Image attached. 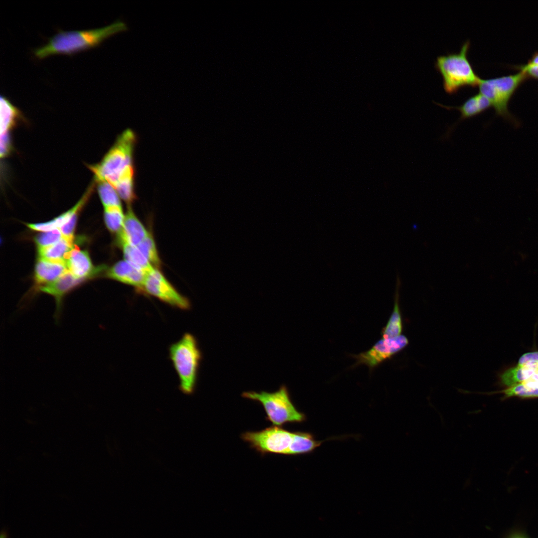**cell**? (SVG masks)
<instances>
[{
	"label": "cell",
	"mask_w": 538,
	"mask_h": 538,
	"mask_svg": "<svg viewBox=\"0 0 538 538\" xmlns=\"http://www.w3.org/2000/svg\"><path fill=\"white\" fill-rule=\"evenodd\" d=\"M401 280L399 274L396 276V283L394 295V305L392 313L386 326L382 331L383 338H391L401 335L403 330V321L400 308V290Z\"/></svg>",
	"instance_id": "19"
},
{
	"label": "cell",
	"mask_w": 538,
	"mask_h": 538,
	"mask_svg": "<svg viewBox=\"0 0 538 538\" xmlns=\"http://www.w3.org/2000/svg\"><path fill=\"white\" fill-rule=\"evenodd\" d=\"M134 180V171L130 172L121 177L114 186L119 196L129 206L135 198Z\"/></svg>",
	"instance_id": "24"
},
{
	"label": "cell",
	"mask_w": 538,
	"mask_h": 538,
	"mask_svg": "<svg viewBox=\"0 0 538 538\" xmlns=\"http://www.w3.org/2000/svg\"><path fill=\"white\" fill-rule=\"evenodd\" d=\"M73 243V242L62 237L59 241L51 246L38 249L39 258L65 263L68 254L74 247Z\"/></svg>",
	"instance_id": "20"
},
{
	"label": "cell",
	"mask_w": 538,
	"mask_h": 538,
	"mask_svg": "<svg viewBox=\"0 0 538 538\" xmlns=\"http://www.w3.org/2000/svg\"><path fill=\"white\" fill-rule=\"evenodd\" d=\"M82 280L75 277L68 271L54 282L37 287L38 290L50 294L55 298L56 309L54 318L56 322L60 318L62 299L64 295Z\"/></svg>",
	"instance_id": "14"
},
{
	"label": "cell",
	"mask_w": 538,
	"mask_h": 538,
	"mask_svg": "<svg viewBox=\"0 0 538 538\" xmlns=\"http://www.w3.org/2000/svg\"><path fill=\"white\" fill-rule=\"evenodd\" d=\"M511 68L524 72L529 79H534L538 81V51L532 55L527 63L513 65Z\"/></svg>",
	"instance_id": "28"
},
{
	"label": "cell",
	"mask_w": 538,
	"mask_h": 538,
	"mask_svg": "<svg viewBox=\"0 0 538 538\" xmlns=\"http://www.w3.org/2000/svg\"><path fill=\"white\" fill-rule=\"evenodd\" d=\"M135 139L134 133L126 130L101 161L90 167L96 182L106 181L114 187L125 174L134 170L133 156Z\"/></svg>",
	"instance_id": "2"
},
{
	"label": "cell",
	"mask_w": 538,
	"mask_h": 538,
	"mask_svg": "<svg viewBox=\"0 0 538 538\" xmlns=\"http://www.w3.org/2000/svg\"><path fill=\"white\" fill-rule=\"evenodd\" d=\"M0 538H6V534L4 532L1 533Z\"/></svg>",
	"instance_id": "33"
},
{
	"label": "cell",
	"mask_w": 538,
	"mask_h": 538,
	"mask_svg": "<svg viewBox=\"0 0 538 538\" xmlns=\"http://www.w3.org/2000/svg\"><path fill=\"white\" fill-rule=\"evenodd\" d=\"M65 264L68 270L82 280L96 275L102 269L94 267L88 253L80 250L76 245L68 254Z\"/></svg>",
	"instance_id": "13"
},
{
	"label": "cell",
	"mask_w": 538,
	"mask_h": 538,
	"mask_svg": "<svg viewBox=\"0 0 538 538\" xmlns=\"http://www.w3.org/2000/svg\"><path fill=\"white\" fill-rule=\"evenodd\" d=\"M408 344L407 337L402 334L394 338H382L370 350L354 356L357 360L356 365L364 364L373 368L384 361L391 358L404 349Z\"/></svg>",
	"instance_id": "9"
},
{
	"label": "cell",
	"mask_w": 538,
	"mask_h": 538,
	"mask_svg": "<svg viewBox=\"0 0 538 538\" xmlns=\"http://www.w3.org/2000/svg\"><path fill=\"white\" fill-rule=\"evenodd\" d=\"M528 79L524 72L518 71L506 76L481 79L478 87L479 93L488 99L496 114L518 127L520 123L509 112L508 104L518 88Z\"/></svg>",
	"instance_id": "4"
},
{
	"label": "cell",
	"mask_w": 538,
	"mask_h": 538,
	"mask_svg": "<svg viewBox=\"0 0 538 538\" xmlns=\"http://www.w3.org/2000/svg\"><path fill=\"white\" fill-rule=\"evenodd\" d=\"M435 103L438 106L447 110H457L460 113L458 121L448 129L445 135L446 138L450 135L454 128L460 122L474 117L491 107V103L488 99L480 93L470 97L459 106L452 107Z\"/></svg>",
	"instance_id": "15"
},
{
	"label": "cell",
	"mask_w": 538,
	"mask_h": 538,
	"mask_svg": "<svg viewBox=\"0 0 538 538\" xmlns=\"http://www.w3.org/2000/svg\"><path fill=\"white\" fill-rule=\"evenodd\" d=\"M142 290L171 306L182 309L190 307L188 299L180 294L156 268L148 273Z\"/></svg>",
	"instance_id": "8"
},
{
	"label": "cell",
	"mask_w": 538,
	"mask_h": 538,
	"mask_svg": "<svg viewBox=\"0 0 538 538\" xmlns=\"http://www.w3.org/2000/svg\"><path fill=\"white\" fill-rule=\"evenodd\" d=\"M0 134H8L10 129L21 117L19 110L4 96H0Z\"/></svg>",
	"instance_id": "21"
},
{
	"label": "cell",
	"mask_w": 538,
	"mask_h": 538,
	"mask_svg": "<svg viewBox=\"0 0 538 538\" xmlns=\"http://www.w3.org/2000/svg\"><path fill=\"white\" fill-rule=\"evenodd\" d=\"M153 267H158L160 262L155 244L151 235L148 236L137 246Z\"/></svg>",
	"instance_id": "27"
},
{
	"label": "cell",
	"mask_w": 538,
	"mask_h": 538,
	"mask_svg": "<svg viewBox=\"0 0 538 538\" xmlns=\"http://www.w3.org/2000/svg\"><path fill=\"white\" fill-rule=\"evenodd\" d=\"M63 236L59 229L45 232L38 235L35 238L38 249L51 246L59 241Z\"/></svg>",
	"instance_id": "29"
},
{
	"label": "cell",
	"mask_w": 538,
	"mask_h": 538,
	"mask_svg": "<svg viewBox=\"0 0 538 538\" xmlns=\"http://www.w3.org/2000/svg\"><path fill=\"white\" fill-rule=\"evenodd\" d=\"M242 396L261 404L266 412L267 419L274 426L301 422L306 419L304 414L299 411L293 404L285 386L273 393L250 391L244 392Z\"/></svg>",
	"instance_id": "6"
},
{
	"label": "cell",
	"mask_w": 538,
	"mask_h": 538,
	"mask_svg": "<svg viewBox=\"0 0 538 538\" xmlns=\"http://www.w3.org/2000/svg\"><path fill=\"white\" fill-rule=\"evenodd\" d=\"M126 23L117 19L106 26L94 29L58 32L49 39L44 45L35 49L33 53L39 59L55 54H72L99 45L105 39L127 31Z\"/></svg>",
	"instance_id": "1"
},
{
	"label": "cell",
	"mask_w": 538,
	"mask_h": 538,
	"mask_svg": "<svg viewBox=\"0 0 538 538\" xmlns=\"http://www.w3.org/2000/svg\"><path fill=\"white\" fill-rule=\"evenodd\" d=\"M502 393V400H506L512 397H518L521 399H532L538 398V373L535 374L530 378L510 387L496 392L482 393L488 395Z\"/></svg>",
	"instance_id": "17"
},
{
	"label": "cell",
	"mask_w": 538,
	"mask_h": 538,
	"mask_svg": "<svg viewBox=\"0 0 538 538\" xmlns=\"http://www.w3.org/2000/svg\"><path fill=\"white\" fill-rule=\"evenodd\" d=\"M149 234L130 206H128L122 229L118 234L119 242L121 247L124 245L137 246Z\"/></svg>",
	"instance_id": "11"
},
{
	"label": "cell",
	"mask_w": 538,
	"mask_h": 538,
	"mask_svg": "<svg viewBox=\"0 0 538 538\" xmlns=\"http://www.w3.org/2000/svg\"><path fill=\"white\" fill-rule=\"evenodd\" d=\"M94 185H91L82 198L71 209L47 222L35 224H27V226L35 231L48 232L60 228L66 224L71 217L78 213L89 199L93 191Z\"/></svg>",
	"instance_id": "18"
},
{
	"label": "cell",
	"mask_w": 538,
	"mask_h": 538,
	"mask_svg": "<svg viewBox=\"0 0 538 538\" xmlns=\"http://www.w3.org/2000/svg\"><path fill=\"white\" fill-rule=\"evenodd\" d=\"M536 373H538V351L528 352L521 355L515 366L499 375V383L505 388L510 387Z\"/></svg>",
	"instance_id": "10"
},
{
	"label": "cell",
	"mask_w": 538,
	"mask_h": 538,
	"mask_svg": "<svg viewBox=\"0 0 538 538\" xmlns=\"http://www.w3.org/2000/svg\"><path fill=\"white\" fill-rule=\"evenodd\" d=\"M507 538H528L527 536L521 532H514L510 535Z\"/></svg>",
	"instance_id": "32"
},
{
	"label": "cell",
	"mask_w": 538,
	"mask_h": 538,
	"mask_svg": "<svg viewBox=\"0 0 538 538\" xmlns=\"http://www.w3.org/2000/svg\"><path fill=\"white\" fill-rule=\"evenodd\" d=\"M147 274L125 260L116 263L107 272L108 277L141 290H142Z\"/></svg>",
	"instance_id": "12"
},
{
	"label": "cell",
	"mask_w": 538,
	"mask_h": 538,
	"mask_svg": "<svg viewBox=\"0 0 538 538\" xmlns=\"http://www.w3.org/2000/svg\"><path fill=\"white\" fill-rule=\"evenodd\" d=\"M125 260L135 267L148 273L154 268L137 246H122Z\"/></svg>",
	"instance_id": "23"
},
{
	"label": "cell",
	"mask_w": 538,
	"mask_h": 538,
	"mask_svg": "<svg viewBox=\"0 0 538 538\" xmlns=\"http://www.w3.org/2000/svg\"><path fill=\"white\" fill-rule=\"evenodd\" d=\"M11 149V142L9 134H0V157L7 155Z\"/></svg>",
	"instance_id": "31"
},
{
	"label": "cell",
	"mask_w": 538,
	"mask_h": 538,
	"mask_svg": "<svg viewBox=\"0 0 538 538\" xmlns=\"http://www.w3.org/2000/svg\"><path fill=\"white\" fill-rule=\"evenodd\" d=\"M97 183L98 192L104 208L122 206L119 195L112 184L106 181Z\"/></svg>",
	"instance_id": "26"
},
{
	"label": "cell",
	"mask_w": 538,
	"mask_h": 538,
	"mask_svg": "<svg viewBox=\"0 0 538 538\" xmlns=\"http://www.w3.org/2000/svg\"><path fill=\"white\" fill-rule=\"evenodd\" d=\"M470 41H465L458 52L438 56L435 67L440 74L446 93H456L465 87H478L480 78L468 57Z\"/></svg>",
	"instance_id": "3"
},
{
	"label": "cell",
	"mask_w": 538,
	"mask_h": 538,
	"mask_svg": "<svg viewBox=\"0 0 538 538\" xmlns=\"http://www.w3.org/2000/svg\"><path fill=\"white\" fill-rule=\"evenodd\" d=\"M294 432L273 426L257 431H246L241 438L262 455L267 453L289 455Z\"/></svg>",
	"instance_id": "7"
},
{
	"label": "cell",
	"mask_w": 538,
	"mask_h": 538,
	"mask_svg": "<svg viewBox=\"0 0 538 538\" xmlns=\"http://www.w3.org/2000/svg\"><path fill=\"white\" fill-rule=\"evenodd\" d=\"M68 271L64 263L39 258L35 266L34 274L37 287L54 282Z\"/></svg>",
	"instance_id": "16"
},
{
	"label": "cell",
	"mask_w": 538,
	"mask_h": 538,
	"mask_svg": "<svg viewBox=\"0 0 538 538\" xmlns=\"http://www.w3.org/2000/svg\"><path fill=\"white\" fill-rule=\"evenodd\" d=\"M78 213H75L69 220L59 229L63 238L73 242L74 232Z\"/></svg>",
	"instance_id": "30"
},
{
	"label": "cell",
	"mask_w": 538,
	"mask_h": 538,
	"mask_svg": "<svg viewBox=\"0 0 538 538\" xmlns=\"http://www.w3.org/2000/svg\"><path fill=\"white\" fill-rule=\"evenodd\" d=\"M125 215L122 206L104 208V220L108 229L112 233L119 234L122 229Z\"/></svg>",
	"instance_id": "25"
},
{
	"label": "cell",
	"mask_w": 538,
	"mask_h": 538,
	"mask_svg": "<svg viewBox=\"0 0 538 538\" xmlns=\"http://www.w3.org/2000/svg\"><path fill=\"white\" fill-rule=\"evenodd\" d=\"M169 355L178 376L180 391L186 395L192 394L201 358L194 336L189 333L185 334L170 347Z\"/></svg>",
	"instance_id": "5"
},
{
	"label": "cell",
	"mask_w": 538,
	"mask_h": 538,
	"mask_svg": "<svg viewBox=\"0 0 538 538\" xmlns=\"http://www.w3.org/2000/svg\"><path fill=\"white\" fill-rule=\"evenodd\" d=\"M321 442L316 441L310 433L294 432L293 439L289 451V455L307 453L319 446Z\"/></svg>",
	"instance_id": "22"
}]
</instances>
